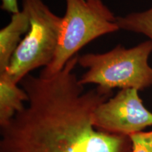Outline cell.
Returning a JSON list of instances; mask_svg holds the SVG:
<instances>
[{
  "label": "cell",
  "instance_id": "obj_7",
  "mask_svg": "<svg viewBox=\"0 0 152 152\" xmlns=\"http://www.w3.org/2000/svg\"><path fill=\"white\" fill-rule=\"evenodd\" d=\"M6 73L0 74V127L7 124L25 108L28 96Z\"/></svg>",
  "mask_w": 152,
  "mask_h": 152
},
{
  "label": "cell",
  "instance_id": "obj_10",
  "mask_svg": "<svg viewBox=\"0 0 152 152\" xmlns=\"http://www.w3.org/2000/svg\"><path fill=\"white\" fill-rule=\"evenodd\" d=\"M1 9L14 14L20 11L18 5V0H1Z\"/></svg>",
  "mask_w": 152,
  "mask_h": 152
},
{
  "label": "cell",
  "instance_id": "obj_4",
  "mask_svg": "<svg viewBox=\"0 0 152 152\" xmlns=\"http://www.w3.org/2000/svg\"><path fill=\"white\" fill-rule=\"evenodd\" d=\"M22 6L29 14L30 30L3 73L17 84L33 70L47 67L52 61L63 23V17L53 13L42 0H22Z\"/></svg>",
  "mask_w": 152,
  "mask_h": 152
},
{
  "label": "cell",
  "instance_id": "obj_11",
  "mask_svg": "<svg viewBox=\"0 0 152 152\" xmlns=\"http://www.w3.org/2000/svg\"><path fill=\"white\" fill-rule=\"evenodd\" d=\"M147 133L148 135H149V136L150 137L152 138V130L149 131V132H147Z\"/></svg>",
  "mask_w": 152,
  "mask_h": 152
},
{
  "label": "cell",
  "instance_id": "obj_5",
  "mask_svg": "<svg viewBox=\"0 0 152 152\" xmlns=\"http://www.w3.org/2000/svg\"><path fill=\"white\" fill-rule=\"evenodd\" d=\"M135 89H123L96 108L93 124L97 130L130 136L152 126V113Z\"/></svg>",
  "mask_w": 152,
  "mask_h": 152
},
{
  "label": "cell",
  "instance_id": "obj_2",
  "mask_svg": "<svg viewBox=\"0 0 152 152\" xmlns=\"http://www.w3.org/2000/svg\"><path fill=\"white\" fill-rule=\"evenodd\" d=\"M151 53L152 42L149 39L131 48L118 45L102 54L79 56L78 65L87 69L79 78L80 83L109 90H145L152 86V67L149 64Z\"/></svg>",
  "mask_w": 152,
  "mask_h": 152
},
{
  "label": "cell",
  "instance_id": "obj_1",
  "mask_svg": "<svg viewBox=\"0 0 152 152\" xmlns=\"http://www.w3.org/2000/svg\"><path fill=\"white\" fill-rule=\"evenodd\" d=\"M78 58L53 75L41 71L22 80L27 105L1 126L0 152H132L130 136L94 126V111L113 91L99 86L85 90L74 72Z\"/></svg>",
  "mask_w": 152,
  "mask_h": 152
},
{
  "label": "cell",
  "instance_id": "obj_3",
  "mask_svg": "<svg viewBox=\"0 0 152 152\" xmlns=\"http://www.w3.org/2000/svg\"><path fill=\"white\" fill-rule=\"evenodd\" d=\"M66 13L52 61L42 72L53 75L64 68L78 51L96 38L115 33L117 16L102 0H65Z\"/></svg>",
  "mask_w": 152,
  "mask_h": 152
},
{
  "label": "cell",
  "instance_id": "obj_8",
  "mask_svg": "<svg viewBox=\"0 0 152 152\" xmlns=\"http://www.w3.org/2000/svg\"><path fill=\"white\" fill-rule=\"evenodd\" d=\"M116 23L120 30L142 34L152 42V7L141 12L117 16Z\"/></svg>",
  "mask_w": 152,
  "mask_h": 152
},
{
  "label": "cell",
  "instance_id": "obj_6",
  "mask_svg": "<svg viewBox=\"0 0 152 152\" xmlns=\"http://www.w3.org/2000/svg\"><path fill=\"white\" fill-rule=\"evenodd\" d=\"M30 27L28 11L22 8L12 14L11 21L0 30V74L4 73L11 58L22 40V35L27 34Z\"/></svg>",
  "mask_w": 152,
  "mask_h": 152
},
{
  "label": "cell",
  "instance_id": "obj_9",
  "mask_svg": "<svg viewBox=\"0 0 152 152\" xmlns=\"http://www.w3.org/2000/svg\"><path fill=\"white\" fill-rule=\"evenodd\" d=\"M132 152H152V138L147 132H140L130 135Z\"/></svg>",
  "mask_w": 152,
  "mask_h": 152
}]
</instances>
